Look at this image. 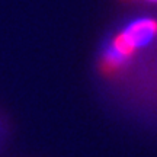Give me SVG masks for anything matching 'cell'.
I'll return each instance as SVG.
<instances>
[{"label": "cell", "mask_w": 157, "mask_h": 157, "mask_svg": "<svg viewBox=\"0 0 157 157\" xmlns=\"http://www.w3.org/2000/svg\"><path fill=\"white\" fill-rule=\"evenodd\" d=\"M124 2H137V3H141V5L157 6V0H124Z\"/></svg>", "instance_id": "cell-2"}, {"label": "cell", "mask_w": 157, "mask_h": 157, "mask_svg": "<svg viewBox=\"0 0 157 157\" xmlns=\"http://www.w3.org/2000/svg\"><path fill=\"white\" fill-rule=\"evenodd\" d=\"M115 36L121 41L125 48L137 54L138 50L148 47L157 38V17H132L118 31Z\"/></svg>", "instance_id": "cell-1"}]
</instances>
